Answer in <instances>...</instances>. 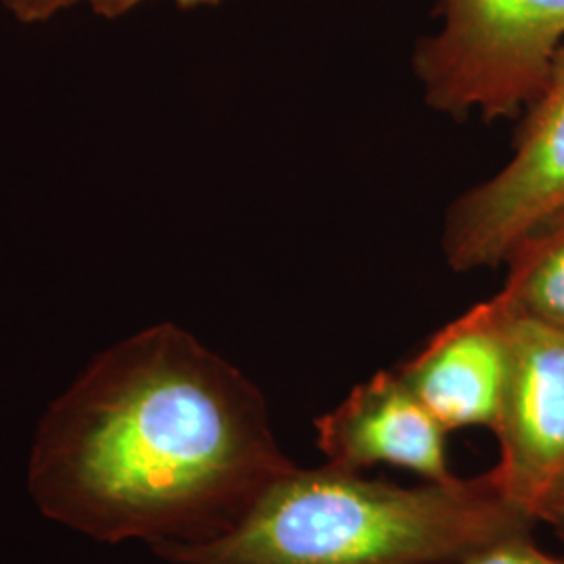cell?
Returning <instances> with one entry per match:
<instances>
[{"label":"cell","instance_id":"obj_9","mask_svg":"<svg viewBox=\"0 0 564 564\" xmlns=\"http://www.w3.org/2000/svg\"><path fill=\"white\" fill-rule=\"evenodd\" d=\"M452 564H564V561L545 554L544 550L533 544L531 531H519L484 545Z\"/></svg>","mask_w":564,"mask_h":564},{"label":"cell","instance_id":"obj_7","mask_svg":"<svg viewBox=\"0 0 564 564\" xmlns=\"http://www.w3.org/2000/svg\"><path fill=\"white\" fill-rule=\"evenodd\" d=\"M445 431L498 423L508 377L505 314L494 300L437 330L395 370Z\"/></svg>","mask_w":564,"mask_h":564},{"label":"cell","instance_id":"obj_4","mask_svg":"<svg viewBox=\"0 0 564 564\" xmlns=\"http://www.w3.org/2000/svg\"><path fill=\"white\" fill-rule=\"evenodd\" d=\"M564 214V46L524 120L505 167L464 193L447 214L444 253L454 270L506 262Z\"/></svg>","mask_w":564,"mask_h":564},{"label":"cell","instance_id":"obj_8","mask_svg":"<svg viewBox=\"0 0 564 564\" xmlns=\"http://www.w3.org/2000/svg\"><path fill=\"white\" fill-rule=\"evenodd\" d=\"M506 262L508 279L494 302L512 318L564 333V214L527 237Z\"/></svg>","mask_w":564,"mask_h":564},{"label":"cell","instance_id":"obj_12","mask_svg":"<svg viewBox=\"0 0 564 564\" xmlns=\"http://www.w3.org/2000/svg\"><path fill=\"white\" fill-rule=\"evenodd\" d=\"M540 523L550 524L554 529V533L564 540V496L558 500H554L552 505L547 506L542 514Z\"/></svg>","mask_w":564,"mask_h":564},{"label":"cell","instance_id":"obj_11","mask_svg":"<svg viewBox=\"0 0 564 564\" xmlns=\"http://www.w3.org/2000/svg\"><path fill=\"white\" fill-rule=\"evenodd\" d=\"M147 2H155V0H88L86 4L99 18L118 20ZM170 2H174L181 9H203V7H220L226 0H170Z\"/></svg>","mask_w":564,"mask_h":564},{"label":"cell","instance_id":"obj_5","mask_svg":"<svg viewBox=\"0 0 564 564\" xmlns=\"http://www.w3.org/2000/svg\"><path fill=\"white\" fill-rule=\"evenodd\" d=\"M502 314L508 377L494 426V473L506 496L540 523L564 496V333Z\"/></svg>","mask_w":564,"mask_h":564},{"label":"cell","instance_id":"obj_1","mask_svg":"<svg viewBox=\"0 0 564 564\" xmlns=\"http://www.w3.org/2000/svg\"><path fill=\"white\" fill-rule=\"evenodd\" d=\"M291 466L262 391L165 323L105 349L51 403L28 487L44 517L105 544H197Z\"/></svg>","mask_w":564,"mask_h":564},{"label":"cell","instance_id":"obj_2","mask_svg":"<svg viewBox=\"0 0 564 564\" xmlns=\"http://www.w3.org/2000/svg\"><path fill=\"white\" fill-rule=\"evenodd\" d=\"M535 524L494 468L400 487L328 463L293 464L228 531L153 550L170 564H452Z\"/></svg>","mask_w":564,"mask_h":564},{"label":"cell","instance_id":"obj_10","mask_svg":"<svg viewBox=\"0 0 564 564\" xmlns=\"http://www.w3.org/2000/svg\"><path fill=\"white\" fill-rule=\"evenodd\" d=\"M82 2L86 4L88 0H0V4L11 13V18L25 25L55 20L63 11H69Z\"/></svg>","mask_w":564,"mask_h":564},{"label":"cell","instance_id":"obj_3","mask_svg":"<svg viewBox=\"0 0 564 564\" xmlns=\"http://www.w3.org/2000/svg\"><path fill=\"white\" fill-rule=\"evenodd\" d=\"M440 15L412 55L435 111L498 120L538 99L563 46L564 0H440Z\"/></svg>","mask_w":564,"mask_h":564},{"label":"cell","instance_id":"obj_6","mask_svg":"<svg viewBox=\"0 0 564 564\" xmlns=\"http://www.w3.org/2000/svg\"><path fill=\"white\" fill-rule=\"evenodd\" d=\"M318 447L328 464L360 473L389 464L421 475L424 481H449L445 431L395 370L358 384L335 410L316 421Z\"/></svg>","mask_w":564,"mask_h":564}]
</instances>
